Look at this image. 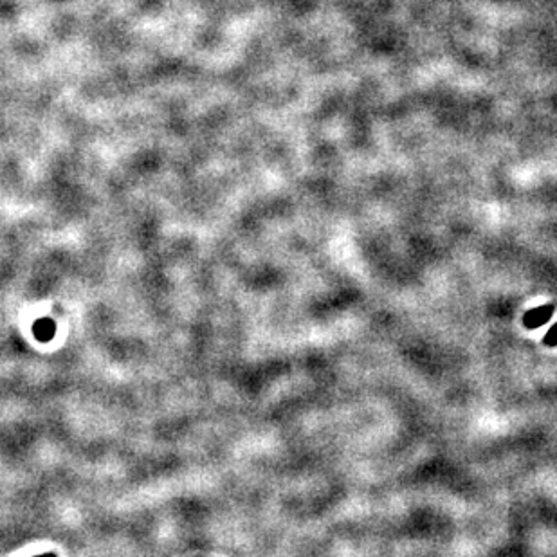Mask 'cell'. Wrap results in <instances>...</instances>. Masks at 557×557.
I'll list each match as a JSON object with an SVG mask.
<instances>
[{"label": "cell", "instance_id": "cell-2", "mask_svg": "<svg viewBox=\"0 0 557 557\" xmlns=\"http://www.w3.org/2000/svg\"><path fill=\"white\" fill-rule=\"evenodd\" d=\"M543 343L547 346H557V325H554L550 331L547 332V335H545V339H543Z\"/></svg>", "mask_w": 557, "mask_h": 557}, {"label": "cell", "instance_id": "cell-1", "mask_svg": "<svg viewBox=\"0 0 557 557\" xmlns=\"http://www.w3.org/2000/svg\"><path fill=\"white\" fill-rule=\"evenodd\" d=\"M554 307L552 305H543V307H536L532 311H528L525 316H523V325L527 326L528 331H534V328H539L541 325H545L550 318H552Z\"/></svg>", "mask_w": 557, "mask_h": 557}]
</instances>
